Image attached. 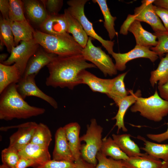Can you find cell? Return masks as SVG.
<instances>
[{
    "label": "cell",
    "instance_id": "obj_10",
    "mask_svg": "<svg viewBox=\"0 0 168 168\" xmlns=\"http://www.w3.org/2000/svg\"><path fill=\"white\" fill-rule=\"evenodd\" d=\"M37 125L35 122H29L16 126L2 127L0 130L6 131L11 128H18L10 137L8 147L19 151L30 142Z\"/></svg>",
    "mask_w": 168,
    "mask_h": 168
},
{
    "label": "cell",
    "instance_id": "obj_29",
    "mask_svg": "<svg viewBox=\"0 0 168 168\" xmlns=\"http://www.w3.org/2000/svg\"><path fill=\"white\" fill-rule=\"evenodd\" d=\"M100 152L106 156L116 160H125L129 158L110 137L102 139Z\"/></svg>",
    "mask_w": 168,
    "mask_h": 168
},
{
    "label": "cell",
    "instance_id": "obj_21",
    "mask_svg": "<svg viewBox=\"0 0 168 168\" xmlns=\"http://www.w3.org/2000/svg\"><path fill=\"white\" fill-rule=\"evenodd\" d=\"M63 14L67 23L68 33L71 34L75 40L84 48L87 43L88 35L80 22L67 9L64 10Z\"/></svg>",
    "mask_w": 168,
    "mask_h": 168
},
{
    "label": "cell",
    "instance_id": "obj_25",
    "mask_svg": "<svg viewBox=\"0 0 168 168\" xmlns=\"http://www.w3.org/2000/svg\"><path fill=\"white\" fill-rule=\"evenodd\" d=\"M123 166L127 168H160L163 161L147 153L143 156L129 157L122 160Z\"/></svg>",
    "mask_w": 168,
    "mask_h": 168
},
{
    "label": "cell",
    "instance_id": "obj_39",
    "mask_svg": "<svg viewBox=\"0 0 168 168\" xmlns=\"http://www.w3.org/2000/svg\"><path fill=\"white\" fill-rule=\"evenodd\" d=\"M74 162L50 160L35 168H73Z\"/></svg>",
    "mask_w": 168,
    "mask_h": 168
},
{
    "label": "cell",
    "instance_id": "obj_24",
    "mask_svg": "<svg viewBox=\"0 0 168 168\" xmlns=\"http://www.w3.org/2000/svg\"><path fill=\"white\" fill-rule=\"evenodd\" d=\"M130 134H113L112 138L121 150L129 157L142 156L147 153L141 152L138 145L130 138Z\"/></svg>",
    "mask_w": 168,
    "mask_h": 168
},
{
    "label": "cell",
    "instance_id": "obj_30",
    "mask_svg": "<svg viewBox=\"0 0 168 168\" xmlns=\"http://www.w3.org/2000/svg\"><path fill=\"white\" fill-rule=\"evenodd\" d=\"M149 81L152 86L163 85L168 82V54L162 57L157 68L152 71Z\"/></svg>",
    "mask_w": 168,
    "mask_h": 168
},
{
    "label": "cell",
    "instance_id": "obj_40",
    "mask_svg": "<svg viewBox=\"0 0 168 168\" xmlns=\"http://www.w3.org/2000/svg\"><path fill=\"white\" fill-rule=\"evenodd\" d=\"M155 11L162 21L166 31L168 32V10L154 5Z\"/></svg>",
    "mask_w": 168,
    "mask_h": 168
},
{
    "label": "cell",
    "instance_id": "obj_45",
    "mask_svg": "<svg viewBox=\"0 0 168 168\" xmlns=\"http://www.w3.org/2000/svg\"><path fill=\"white\" fill-rule=\"evenodd\" d=\"M158 89L160 96L168 101V82L161 85H158Z\"/></svg>",
    "mask_w": 168,
    "mask_h": 168
},
{
    "label": "cell",
    "instance_id": "obj_52",
    "mask_svg": "<svg viewBox=\"0 0 168 168\" xmlns=\"http://www.w3.org/2000/svg\"><path fill=\"white\" fill-rule=\"evenodd\" d=\"M122 168H127L123 166Z\"/></svg>",
    "mask_w": 168,
    "mask_h": 168
},
{
    "label": "cell",
    "instance_id": "obj_44",
    "mask_svg": "<svg viewBox=\"0 0 168 168\" xmlns=\"http://www.w3.org/2000/svg\"><path fill=\"white\" fill-rule=\"evenodd\" d=\"M32 166H36L34 162L24 158L20 157L14 168H26Z\"/></svg>",
    "mask_w": 168,
    "mask_h": 168
},
{
    "label": "cell",
    "instance_id": "obj_48",
    "mask_svg": "<svg viewBox=\"0 0 168 168\" xmlns=\"http://www.w3.org/2000/svg\"><path fill=\"white\" fill-rule=\"evenodd\" d=\"M8 54L6 53H2L0 55V63H2L5 61L7 59Z\"/></svg>",
    "mask_w": 168,
    "mask_h": 168
},
{
    "label": "cell",
    "instance_id": "obj_13",
    "mask_svg": "<svg viewBox=\"0 0 168 168\" xmlns=\"http://www.w3.org/2000/svg\"><path fill=\"white\" fill-rule=\"evenodd\" d=\"M53 159L57 161L74 162L75 160L71 151L63 127L56 130L55 135V145Z\"/></svg>",
    "mask_w": 168,
    "mask_h": 168
},
{
    "label": "cell",
    "instance_id": "obj_8",
    "mask_svg": "<svg viewBox=\"0 0 168 168\" xmlns=\"http://www.w3.org/2000/svg\"><path fill=\"white\" fill-rule=\"evenodd\" d=\"M20 43L12 47L9 57L2 63L7 65L15 64L22 76L29 60L37 51L39 45L34 39Z\"/></svg>",
    "mask_w": 168,
    "mask_h": 168
},
{
    "label": "cell",
    "instance_id": "obj_1",
    "mask_svg": "<svg viewBox=\"0 0 168 168\" xmlns=\"http://www.w3.org/2000/svg\"><path fill=\"white\" fill-rule=\"evenodd\" d=\"M47 67L49 73L45 81L47 86L71 90L81 84L78 75L81 71L96 68L93 63L87 62L82 54L57 55Z\"/></svg>",
    "mask_w": 168,
    "mask_h": 168
},
{
    "label": "cell",
    "instance_id": "obj_32",
    "mask_svg": "<svg viewBox=\"0 0 168 168\" xmlns=\"http://www.w3.org/2000/svg\"><path fill=\"white\" fill-rule=\"evenodd\" d=\"M13 21L9 19L0 16V40L6 47L7 51L10 53L12 47L15 46L14 37L12 29Z\"/></svg>",
    "mask_w": 168,
    "mask_h": 168
},
{
    "label": "cell",
    "instance_id": "obj_46",
    "mask_svg": "<svg viewBox=\"0 0 168 168\" xmlns=\"http://www.w3.org/2000/svg\"><path fill=\"white\" fill-rule=\"evenodd\" d=\"M91 165L85 161L81 157L74 162L73 168H93Z\"/></svg>",
    "mask_w": 168,
    "mask_h": 168
},
{
    "label": "cell",
    "instance_id": "obj_4",
    "mask_svg": "<svg viewBox=\"0 0 168 168\" xmlns=\"http://www.w3.org/2000/svg\"><path fill=\"white\" fill-rule=\"evenodd\" d=\"M130 110L139 112L141 115L149 120L159 122L168 114V101L162 98L156 90L148 97H138Z\"/></svg>",
    "mask_w": 168,
    "mask_h": 168
},
{
    "label": "cell",
    "instance_id": "obj_42",
    "mask_svg": "<svg viewBox=\"0 0 168 168\" xmlns=\"http://www.w3.org/2000/svg\"><path fill=\"white\" fill-rule=\"evenodd\" d=\"M134 20L132 15L128 14L120 27V33L123 35H127L128 34V28Z\"/></svg>",
    "mask_w": 168,
    "mask_h": 168
},
{
    "label": "cell",
    "instance_id": "obj_5",
    "mask_svg": "<svg viewBox=\"0 0 168 168\" xmlns=\"http://www.w3.org/2000/svg\"><path fill=\"white\" fill-rule=\"evenodd\" d=\"M103 130V128L98 124L96 119H92L90 124L87 125L86 133L80 137L81 141L86 143L81 146V157L93 167L97 164L96 156L102 145Z\"/></svg>",
    "mask_w": 168,
    "mask_h": 168
},
{
    "label": "cell",
    "instance_id": "obj_16",
    "mask_svg": "<svg viewBox=\"0 0 168 168\" xmlns=\"http://www.w3.org/2000/svg\"><path fill=\"white\" fill-rule=\"evenodd\" d=\"M48 149L30 142L19 150L18 153L20 157L33 161L37 166L51 160Z\"/></svg>",
    "mask_w": 168,
    "mask_h": 168
},
{
    "label": "cell",
    "instance_id": "obj_43",
    "mask_svg": "<svg viewBox=\"0 0 168 168\" xmlns=\"http://www.w3.org/2000/svg\"><path fill=\"white\" fill-rule=\"evenodd\" d=\"M9 0H0V10L3 17L9 19Z\"/></svg>",
    "mask_w": 168,
    "mask_h": 168
},
{
    "label": "cell",
    "instance_id": "obj_36",
    "mask_svg": "<svg viewBox=\"0 0 168 168\" xmlns=\"http://www.w3.org/2000/svg\"><path fill=\"white\" fill-rule=\"evenodd\" d=\"M97 164L93 168H122L123 166L122 160H116L112 158H107L100 151L97 154Z\"/></svg>",
    "mask_w": 168,
    "mask_h": 168
},
{
    "label": "cell",
    "instance_id": "obj_34",
    "mask_svg": "<svg viewBox=\"0 0 168 168\" xmlns=\"http://www.w3.org/2000/svg\"><path fill=\"white\" fill-rule=\"evenodd\" d=\"M9 19L11 21L13 22L26 21L24 14L22 1L9 0Z\"/></svg>",
    "mask_w": 168,
    "mask_h": 168
},
{
    "label": "cell",
    "instance_id": "obj_38",
    "mask_svg": "<svg viewBox=\"0 0 168 168\" xmlns=\"http://www.w3.org/2000/svg\"><path fill=\"white\" fill-rule=\"evenodd\" d=\"M49 15H54L58 14L63 5L62 0H41Z\"/></svg>",
    "mask_w": 168,
    "mask_h": 168
},
{
    "label": "cell",
    "instance_id": "obj_28",
    "mask_svg": "<svg viewBox=\"0 0 168 168\" xmlns=\"http://www.w3.org/2000/svg\"><path fill=\"white\" fill-rule=\"evenodd\" d=\"M137 138L144 142V147L141 149L149 155L163 161H168V144H158L149 141L138 136Z\"/></svg>",
    "mask_w": 168,
    "mask_h": 168
},
{
    "label": "cell",
    "instance_id": "obj_6",
    "mask_svg": "<svg viewBox=\"0 0 168 168\" xmlns=\"http://www.w3.org/2000/svg\"><path fill=\"white\" fill-rule=\"evenodd\" d=\"M88 0H70L67 2L69 13L81 23L87 35L99 41L108 53L112 54L113 51L114 41L104 39L98 35L93 27L92 23L85 15L84 6Z\"/></svg>",
    "mask_w": 168,
    "mask_h": 168
},
{
    "label": "cell",
    "instance_id": "obj_3",
    "mask_svg": "<svg viewBox=\"0 0 168 168\" xmlns=\"http://www.w3.org/2000/svg\"><path fill=\"white\" fill-rule=\"evenodd\" d=\"M34 39L48 53L60 56L82 54L83 48L68 33L56 35L35 30Z\"/></svg>",
    "mask_w": 168,
    "mask_h": 168
},
{
    "label": "cell",
    "instance_id": "obj_33",
    "mask_svg": "<svg viewBox=\"0 0 168 168\" xmlns=\"http://www.w3.org/2000/svg\"><path fill=\"white\" fill-rule=\"evenodd\" d=\"M51 132L45 124H38L30 142L49 148L52 140Z\"/></svg>",
    "mask_w": 168,
    "mask_h": 168
},
{
    "label": "cell",
    "instance_id": "obj_11",
    "mask_svg": "<svg viewBox=\"0 0 168 168\" xmlns=\"http://www.w3.org/2000/svg\"><path fill=\"white\" fill-rule=\"evenodd\" d=\"M111 55L115 60V65L117 70L120 71L125 70L126 64L133 59L141 58H146L154 63L158 58V55L151 50L149 48L137 45L127 53H120L113 52Z\"/></svg>",
    "mask_w": 168,
    "mask_h": 168
},
{
    "label": "cell",
    "instance_id": "obj_37",
    "mask_svg": "<svg viewBox=\"0 0 168 168\" xmlns=\"http://www.w3.org/2000/svg\"><path fill=\"white\" fill-rule=\"evenodd\" d=\"M154 34L157 37V43L155 46L151 48L150 49L161 57L164 54H168V32L166 31Z\"/></svg>",
    "mask_w": 168,
    "mask_h": 168
},
{
    "label": "cell",
    "instance_id": "obj_22",
    "mask_svg": "<svg viewBox=\"0 0 168 168\" xmlns=\"http://www.w3.org/2000/svg\"><path fill=\"white\" fill-rule=\"evenodd\" d=\"M24 8L30 19L40 25L49 16L45 7L35 0H22Z\"/></svg>",
    "mask_w": 168,
    "mask_h": 168
},
{
    "label": "cell",
    "instance_id": "obj_14",
    "mask_svg": "<svg viewBox=\"0 0 168 168\" xmlns=\"http://www.w3.org/2000/svg\"><path fill=\"white\" fill-rule=\"evenodd\" d=\"M57 56L43 49H38L29 60L22 76L36 75L44 66H47Z\"/></svg>",
    "mask_w": 168,
    "mask_h": 168
},
{
    "label": "cell",
    "instance_id": "obj_41",
    "mask_svg": "<svg viewBox=\"0 0 168 168\" xmlns=\"http://www.w3.org/2000/svg\"><path fill=\"white\" fill-rule=\"evenodd\" d=\"M167 130L159 134H147L146 136L147 137L151 140L160 143L168 140V123Z\"/></svg>",
    "mask_w": 168,
    "mask_h": 168
},
{
    "label": "cell",
    "instance_id": "obj_19",
    "mask_svg": "<svg viewBox=\"0 0 168 168\" xmlns=\"http://www.w3.org/2000/svg\"><path fill=\"white\" fill-rule=\"evenodd\" d=\"M69 147L75 160L81 157V146L79 137L81 127L77 123L72 122L63 127Z\"/></svg>",
    "mask_w": 168,
    "mask_h": 168
},
{
    "label": "cell",
    "instance_id": "obj_18",
    "mask_svg": "<svg viewBox=\"0 0 168 168\" xmlns=\"http://www.w3.org/2000/svg\"><path fill=\"white\" fill-rule=\"evenodd\" d=\"M40 27L41 31L49 35L68 33L67 23L64 14L49 15Z\"/></svg>",
    "mask_w": 168,
    "mask_h": 168
},
{
    "label": "cell",
    "instance_id": "obj_27",
    "mask_svg": "<svg viewBox=\"0 0 168 168\" xmlns=\"http://www.w3.org/2000/svg\"><path fill=\"white\" fill-rule=\"evenodd\" d=\"M128 72L120 74L113 78L111 88L106 95L114 100L117 106L123 98L130 93L129 90L126 89L124 83V78Z\"/></svg>",
    "mask_w": 168,
    "mask_h": 168
},
{
    "label": "cell",
    "instance_id": "obj_31",
    "mask_svg": "<svg viewBox=\"0 0 168 168\" xmlns=\"http://www.w3.org/2000/svg\"><path fill=\"white\" fill-rule=\"evenodd\" d=\"M92 1L97 3L100 7L104 19V26L108 33L110 40H111L117 35V33L114 28V22L117 18L111 15L107 5L106 0H93Z\"/></svg>",
    "mask_w": 168,
    "mask_h": 168
},
{
    "label": "cell",
    "instance_id": "obj_12",
    "mask_svg": "<svg viewBox=\"0 0 168 168\" xmlns=\"http://www.w3.org/2000/svg\"><path fill=\"white\" fill-rule=\"evenodd\" d=\"M35 76L31 75L22 77L16 84L18 92L24 99L27 96L36 97L46 101L54 109H57L58 103L54 99L44 93L37 86L35 81Z\"/></svg>",
    "mask_w": 168,
    "mask_h": 168
},
{
    "label": "cell",
    "instance_id": "obj_17",
    "mask_svg": "<svg viewBox=\"0 0 168 168\" xmlns=\"http://www.w3.org/2000/svg\"><path fill=\"white\" fill-rule=\"evenodd\" d=\"M128 30L133 35L136 45L150 48L155 46L157 44L156 36L145 30L140 22L138 21L134 20L130 26Z\"/></svg>",
    "mask_w": 168,
    "mask_h": 168
},
{
    "label": "cell",
    "instance_id": "obj_35",
    "mask_svg": "<svg viewBox=\"0 0 168 168\" xmlns=\"http://www.w3.org/2000/svg\"><path fill=\"white\" fill-rule=\"evenodd\" d=\"M20 158L18 151L12 147H8L1 152L2 164L11 168H14Z\"/></svg>",
    "mask_w": 168,
    "mask_h": 168
},
{
    "label": "cell",
    "instance_id": "obj_15",
    "mask_svg": "<svg viewBox=\"0 0 168 168\" xmlns=\"http://www.w3.org/2000/svg\"><path fill=\"white\" fill-rule=\"evenodd\" d=\"M81 84L88 85L93 92L107 95L111 88L113 79L99 78L86 69L81 71L78 75Z\"/></svg>",
    "mask_w": 168,
    "mask_h": 168
},
{
    "label": "cell",
    "instance_id": "obj_9",
    "mask_svg": "<svg viewBox=\"0 0 168 168\" xmlns=\"http://www.w3.org/2000/svg\"><path fill=\"white\" fill-rule=\"evenodd\" d=\"M155 0H143L142 4L136 7L132 15L135 20L143 21L149 25L156 34L166 32V30L154 8Z\"/></svg>",
    "mask_w": 168,
    "mask_h": 168
},
{
    "label": "cell",
    "instance_id": "obj_47",
    "mask_svg": "<svg viewBox=\"0 0 168 168\" xmlns=\"http://www.w3.org/2000/svg\"><path fill=\"white\" fill-rule=\"evenodd\" d=\"M155 5L168 10V0H155Z\"/></svg>",
    "mask_w": 168,
    "mask_h": 168
},
{
    "label": "cell",
    "instance_id": "obj_2",
    "mask_svg": "<svg viewBox=\"0 0 168 168\" xmlns=\"http://www.w3.org/2000/svg\"><path fill=\"white\" fill-rule=\"evenodd\" d=\"M1 95V120L27 119L42 114L45 111L43 108L31 106L26 102L18 92L16 84L9 85Z\"/></svg>",
    "mask_w": 168,
    "mask_h": 168
},
{
    "label": "cell",
    "instance_id": "obj_50",
    "mask_svg": "<svg viewBox=\"0 0 168 168\" xmlns=\"http://www.w3.org/2000/svg\"><path fill=\"white\" fill-rule=\"evenodd\" d=\"M4 46H5V45L2 42L0 41V51H2L3 49Z\"/></svg>",
    "mask_w": 168,
    "mask_h": 168
},
{
    "label": "cell",
    "instance_id": "obj_7",
    "mask_svg": "<svg viewBox=\"0 0 168 168\" xmlns=\"http://www.w3.org/2000/svg\"><path fill=\"white\" fill-rule=\"evenodd\" d=\"M92 39L89 37L87 44L82 49V54L84 58L95 65L105 77L116 75L117 70L111 58L100 47L93 45Z\"/></svg>",
    "mask_w": 168,
    "mask_h": 168
},
{
    "label": "cell",
    "instance_id": "obj_49",
    "mask_svg": "<svg viewBox=\"0 0 168 168\" xmlns=\"http://www.w3.org/2000/svg\"><path fill=\"white\" fill-rule=\"evenodd\" d=\"M160 168H168V161H163L162 164Z\"/></svg>",
    "mask_w": 168,
    "mask_h": 168
},
{
    "label": "cell",
    "instance_id": "obj_26",
    "mask_svg": "<svg viewBox=\"0 0 168 168\" xmlns=\"http://www.w3.org/2000/svg\"><path fill=\"white\" fill-rule=\"evenodd\" d=\"M12 29L14 37L15 46L21 41H29L34 39L35 30L27 21L12 22Z\"/></svg>",
    "mask_w": 168,
    "mask_h": 168
},
{
    "label": "cell",
    "instance_id": "obj_20",
    "mask_svg": "<svg viewBox=\"0 0 168 168\" xmlns=\"http://www.w3.org/2000/svg\"><path fill=\"white\" fill-rule=\"evenodd\" d=\"M130 95H128L123 98L118 105L119 109L116 115L112 118L116 120L115 126L118 127L117 133L120 130L126 132L128 129L125 127L124 122V118L125 114L128 109L136 102L138 97L141 96V91L138 90L135 93L132 90H129Z\"/></svg>",
    "mask_w": 168,
    "mask_h": 168
},
{
    "label": "cell",
    "instance_id": "obj_51",
    "mask_svg": "<svg viewBox=\"0 0 168 168\" xmlns=\"http://www.w3.org/2000/svg\"><path fill=\"white\" fill-rule=\"evenodd\" d=\"M0 168H11L6 165L2 164L0 166Z\"/></svg>",
    "mask_w": 168,
    "mask_h": 168
},
{
    "label": "cell",
    "instance_id": "obj_23",
    "mask_svg": "<svg viewBox=\"0 0 168 168\" xmlns=\"http://www.w3.org/2000/svg\"><path fill=\"white\" fill-rule=\"evenodd\" d=\"M22 75L15 64L7 65L0 63V93L9 85L17 84Z\"/></svg>",
    "mask_w": 168,
    "mask_h": 168
}]
</instances>
